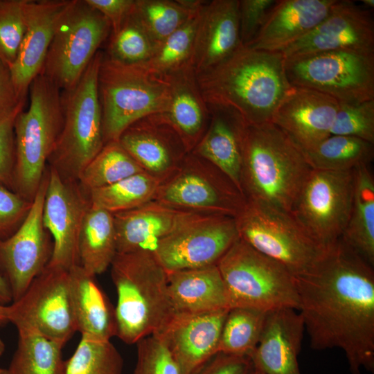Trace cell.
<instances>
[{"label": "cell", "instance_id": "cell-1", "mask_svg": "<svg viewBox=\"0 0 374 374\" xmlns=\"http://www.w3.org/2000/svg\"><path fill=\"white\" fill-rule=\"evenodd\" d=\"M340 237L294 274L311 348H338L352 374L374 371V271Z\"/></svg>", "mask_w": 374, "mask_h": 374}, {"label": "cell", "instance_id": "cell-2", "mask_svg": "<svg viewBox=\"0 0 374 374\" xmlns=\"http://www.w3.org/2000/svg\"><path fill=\"white\" fill-rule=\"evenodd\" d=\"M197 75L208 105L231 107L248 125L271 122L273 114L292 87L280 52L241 45L213 68Z\"/></svg>", "mask_w": 374, "mask_h": 374}, {"label": "cell", "instance_id": "cell-3", "mask_svg": "<svg viewBox=\"0 0 374 374\" xmlns=\"http://www.w3.org/2000/svg\"><path fill=\"white\" fill-rule=\"evenodd\" d=\"M311 170L300 148L276 125H247L241 171L247 199L291 213Z\"/></svg>", "mask_w": 374, "mask_h": 374}, {"label": "cell", "instance_id": "cell-4", "mask_svg": "<svg viewBox=\"0 0 374 374\" xmlns=\"http://www.w3.org/2000/svg\"><path fill=\"white\" fill-rule=\"evenodd\" d=\"M111 276L117 294V335L136 344L158 334L176 313L168 291L167 271L153 253H116Z\"/></svg>", "mask_w": 374, "mask_h": 374}, {"label": "cell", "instance_id": "cell-5", "mask_svg": "<svg viewBox=\"0 0 374 374\" xmlns=\"http://www.w3.org/2000/svg\"><path fill=\"white\" fill-rule=\"evenodd\" d=\"M98 91L102 112L105 144L118 141L121 134L139 119L166 112L170 82L143 64L114 60L105 53L98 73Z\"/></svg>", "mask_w": 374, "mask_h": 374}, {"label": "cell", "instance_id": "cell-6", "mask_svg": "<svg viewBox=\"0 0 374 374\" xmlns=\"http://www.w3.org/2000/svg\"><path fill=\"white\" fill-rule=\"evenodd\" d=\"M30 105L15 123L14 179L19 195L32 202L46 172L63 123L61 90L43 73L29 87Z\"/></svg>", "mask_w": 374, "mask_h": 374}, {"label": "cell", "instance_id": "cell-7", "mask_svg": "<svg viewBox=\"0 0 374 374\" xmlns=\"http://www.w3.org/2000/svg\"><path fill=\"white\" fill-rule=\"evenodd\" d=\"M102 56L99 51L75 85L62 91L63 123L48 161L65 179L78 181L105 145L98 91Z\"/></svg>", "mask_w": 374, "mask_h": 374}, {"label": "cell", "instance_id": "cell-8", "mask_svg": "<svg viewBox=\"0 0 374 374\" xmlns=\"http://www.w3.org/2000/svg\"><path fill=\"white\" fill-rule=\"evenodd\" d=\"M230 306L269 312L299 310L294 277L281 262L256 251L240 238L218 261Z\"/></svg>", "mask_w": 374, "mask_h": 374}, {"label": "cell", "instance_id": "cell-9", "mask_svg": "<svg viewBox=\"0 0 374 374\" xmlns=\"http://www.w3.org/2000/svg\"><path fill=\"white\" fill-rule=\"evenodd\" d=\"M285 71L291 86L317 90L339 103L374 100V53L335 50L285 58Z\"/></svg>", "mask_w": 374, "mask_h": 374}, {"label": "cell", "instance_id": "cell-10", "mask_svg": "<svg viewBox=\"0 0 374 374\" xmlns=\"http://www.w3.org/2000/svg\"><path fill=\"white\" fill-rule=\"evenodd\" d=\"M111 31L109 21L85 0H69L57 21L42 73L61 91L72 88Z\"/></svg>", "mask_w": 374, "mask_h": 374}, {"label": "cell", "instance_id": "cell-11", "mask_svg": "<svg viewBox=\"0 0 374 374\" xmlns=\"http://www.w3.org/2000/svg\"><path fill=\"white\" fill-rule=\"evenodd\" d=\"M239 238L256 251L281 262L294 274L311 267L323 253L291 213L247 199L235 217Z\"/></svg>", "mask_w": 374, "mask_h": 374}, {"label": "cell", "instance_id": "cell-12", "mask_svg": "<svg viewBox=\"0 0 374 374\" xmlns=\"http://www.w3.org/2000/svg\"><path fill=\"white\" fill-rule=\"evenodd\" d=\"M154 200L179 210L235 217L247 199L226 174L190 152L161 182Z\"/></svg>", "mask_w": 374, "mask_h": 374}, {"label": "cell", "instance_id": "cell-13", "mask_svg": "<svg viewBox=\"0 0 374 374\" xmlns=\"http://www.w3.org/2000/svg\"><path fill=\"white\" fill-rule=\"evenodd\" d=\"M8 321L18 332H33L64 346L76 331L69 270L47 265L17 300L8 305Z\"/></svg>", "mask_w": 374, "mask_h": 374}, {"label": "cell", "instance_id": "cell-14", "mask_svg": "<svg viewBox=\"0 0 374 374\" xmlns=\"http://www.w3.org/2000/svg\"><path fill=\"white\" fill-rule=\"evenodd\" d=\"M354 170H312L291 213L307 233L326 247L343 234L350 214Z\"/></svg>", "mask_w": 374, "mask_h": 374}, {"label": "cell", "instance_id": "cell-15", "mask_svg": "<svg viewBox=\"0 0 374 374\" xmlns=\"http://www.w3.org/2000/svg\"><path fill=\"white\" fill-rule=\"evenodd\" d=\"M238 238L235 217L190 212L154 255L166 271L201 268L217 265Z\"/></svg>", "mask_w": 374, "mask_h": 374}, {"label": "cell", "instance_id": "cell-16", "mask_svg": "<svg viewBox=\"0 0 374 374\" xmlns=\"http://www.w3.org/2000/svg\"><path fill=\"white\" fill-rule=\"evenodd\" d=\"M48 173L46 171L30 208L19 226L10 236L0 240V259L12 301L21 296L45 269L51 257L53 245L43 224Z\"/></svg>", "mask_w": 374, "mask_h": 374}, {"label": "cell", "instance_id": "cell-17", "mask_svg": "<svg viewBox=\"0 0 374 374\" xmlns=\"http://www.w3.org/2000/svg\"><path fill=\"white\" fill-rule=\"evenodd\" d=\"M90 206L78 181L65 179L50 167L43 207V224L53 240L48 265L69 270L79 264L78 238Z\"/></svg>", "mask_w": 374, "mask_h": 374}, {"label": "cell", "instance_id": "cell-18", "mask_svg": "<svg viewBox=\"0 0 374 374\" xmlns=\"http://www.w3.org/2000/svg\"><path fill=\"white\" fill-rule=\"evenodd\" d=\"M335 50L374 53V21L369 10L352 1L336 0L317 26L280 53L290 58Z\"/></svg>", "mask_w": 374, "mask_h": 374}, {"label": "cell", "instance_id": "cell-19", "mask_svg": "<svg viewBox=\"0 0 374 374\" xmlns=\"http://www.w3.org/2000/svg\"><path fill=\"white\" fill-rule=\"evenodd\" d=\"M118 141L143 171L161 181L175 172L188 153L163 112L135 121Z\"/></svg>", "mask_w": 374, "mask_h": 374}, {"label": "cell", "instance_id": "cell-20", "mask_svg": "<svg viewBox=\"0 0 374 374\" xmlns=\"http://www.w3.org/2000/svg\"><path fill=\"white\" fill-rule=\"evenodd\" d=\"M338 108L339 102L328 95L292 86L276 109L271 122L304 150L330 135Z\"/></svg>", "mask_w": 374, "mask_h": 374}, {"label": "cell", "instance_id": "cell-21", "mask_svg": "<svg viewBox=\"0 0 374 374\" xmlns=\"http://www.w3.org/2000/svg\"><path fill=\"white\" fill-rule=\"evenodd\" d=\"M229 310L200 314L176 312L156 334L166 345L181 374H193L218 353Z\"/></svg>", "mask_w": 374, "mask_h": 374}, {"label": "cell", "instance_id": "cell-22", "mask_svg": "<svg viewBox=\"0 0 374 374\" xmlns=\"http://www.w3.org/2000/svg\"><path fill=\"white\" fill-rule=\"evenodd\" d=\"M69 0H26L25 33L10 67L18 97L26 100L33 80L42 73L55 30Z\"/></svg>", "mask_w": 374, "mask_h": 374}, {"label": "cell", "instance_id": "cell-23", "mask_svg": "<svg viewBox=\"0 0 374 374\" xmlns=\"http://www.w3.org/2000/svg\"><path fill=\"white\" fill-rule=\"evenodd\" d=\"M304 330L302 317L296 310L267 312L260 339L249 357L253 368L265 374H301L298 356Z\"/></svg>", "mask_w": 374, "mask_h": 374}, {"label": "cell", "instance_id": "cell-24", "mask_svg": "<svg viewBox=\"0 0 374 374\" xmlns=\"http://www.w3.org/2000/svg\"><path fill=\"white\" fill-rule=\"evenodd\" d=\"M239 0L206 1L197 28L193 69L196 74L216 66L242 44Z\"/></svg>", "mask_w": 374, "mask_h": 374}, {"label": "cell", "instance_id": "cell-25", "mask_svg": "<svg viewBox=\"0 0 374 374\" xmlns=\"http://www.w3.org/2000/svg\"><path fill=\"white\" fill-rule=\"evenodd\" d=\"M336 0H278L247 46L281 52L317 26Z\"/></svg>", "mask_w": 374, "mask_h": 374}, {"label": "cell", "instance_id": "cell-26", "mask_svg": "<svg viewBox=\"0 0 374 374\" xmlns=\"http://www.w3.org/2000/svg\"><path fill=\"white\" fill-rule=\"evenodd\" d=\"M208 106L211 116L208 128L192 152L222 170L242 193V151L248 124L241 114L231 107Z\"/></svg>", "mask_w": 374, "mask_h": 374}, {"label": "cell", "instance_id": "cell-27", "mask_svg": "<svg viewBox=\"0 0 374 374\" xmlns=\"http://www.w3.org/2000/svg\"><path fill=\"white\" fill-rule=\"evenodd\" d=\"M190 211L152 200L137 208L112 214L118 253L154 252Z\"/></svg>", "mask_w": 374, "mask_h": 374}, {"label": "cell", "instance_id": "cell-28", "mask_svg": "<svg viewBox=\"0 0 374 374\" xmlns=\"http://www.w3.org/2000/svg\"><path fill=\"white\" fill-rule=\"evenodd\" d=\"M95 276L79 264L69 269V292L76 331L81 335L111 340L117 335L115 308Z\"/></svg>", "mask_w": 374, "mask_h": 374}, {"label": "cell", "instance_id": "cell-29", "mask_svg": "<svg viewBox=\"0 0 374 374\" xmlns=\"http://www.w3.org/2000/svg\"><path fill=\"white\" fill-rule=\"evenodd\" d=\"M170 299L178 313L200 314L231 308L217 265L167 271Z\"/></svg>", "mask_w": 374, "mask_h": 374}, {"label": "cell", "instance_id": "cell-30", "mask_svg": "<svg viewBox=\"0 0 374 374\" xmlns=\"http://www.w3.org/2000/svg\"><path fill=\"white\" fill-rule=\"evenodd\" d=\"M170 82L168 109L163 112L190 152L205 134L210 110L200 91L193 67L168 76Z\"/></svg>", "mask_w": 374, "mask_h": 374}, {"label": "cell", "instance_id": "cell-31", "mask_svg": "<svg viewBox=\"0 0 374 374\" xmlns=\"http://www.w3.org/2000/svg\"><path fill=\"white\" fill-rule=\"evenodd\" d=\"M353 194L350 217L341 236L350 248L374 265V178L370 165L353 171Z\"/></svg>", "mask_w": 374, "mask_h": 374}, {"label": "cell", "instance_id": "cell-32", "mask_svg": "<svg viewBox=\"0 0 374 374\" xmlns=\"http://www.w3.org/2000/svg\"><path fill=\"white\" fill-rule=\"evenodd\" d=\"M79 265L96 276L111 266L116 253V238L113 215L90 206L82 222L78 238Z\"/></svg>", "mask_w": 374, "mask_h": 374}, {"label": "cell", "instance_id": "cell-33", "mask_svg": "<svg viewBox=\"0 0 374 374\" xmlns=\"http://www.w3.org/2000/svg\"><path fill=\"white\" fill-rule=\"evenodd\" d=\"M301 150L312 170L345 171L370 165L374 157V143L355 137L330 134Z\"/></svg>", "mask_w": 374, "mask_h": 374}, {"label": "cell", "instance_id": "cell-34", "mask_svg": "<svg viewBox=\"0 0 374 374\" xmlns=\"http://www.w3.org/2000/svg\"><path fill=\"white\" fill-rule=\"evenodd\" d=\"M206 1L135 0L132 15L156 47L181 27Z\"/></svg>", "mask_w": 374, "mask_h": 374}, {"label": "cell", "instance_id": "cell-35", "mask_svg": "<svg viewBox=\"0 0 374 374\" xmlns=\"http://www.w3.org/2000/svg\"><path fill=\"white\" fill-rule=\"evenodd\" d=\"M161 182L143 171L87 193L91 205L114 214L154 200Z\"/></svg>", "mask_w": 374, "mask_h": 374}, {"label": "cell", "instance_id": "cell-36", "mask_svg": "<svg viewBox=\"0 0 374 374\" xmlns=\"http://www.w3.org/2000/svg\"><path fill=\"white\" fill-rule=\"evenodd\" d=\"M267 313L251 308H230L222 326L218 353L250 357L260 339Z\"/></svg>", "mask_w": 374, "mask_h": 374}, {"label": "cell", "instance_id": "cell-37", "mask_svg": "<svg viewBox=\"0 0 374 374\" xmlns=\"http://www.w3.org/2000/svg\"><path fill=\"white\" fill-rule=\"evenodd\" d=\"M10 374H63V345L33 332H18Z\"/></svg>", "mask_w": 374, "mask_h": 374}, {"label": "cell", "instance_id": "cell-38", "mask_svg": "<svg viewBox=\"0 0 374 374\" xmlns=\"http://www.w3.org/2000/svg\"><path fill=\"white\" fill-rule=\"evenodd\" d=\"M202 6L156 47L151 57L143 64L146 67L166 77L193 67L196 33Z\"/></svg>", "mask_w": 374, "mask_h": 374}, {"label": "cell", "instance_id": "cell-39", "mask_svg": "<svg viewBox=\"0 0 374 374\" xmlns=\"http://www.w3.org/2000/svg\"><path fill=\"white\" fill-rule=\"evenodd\" d=\"M118 141L106 143L80 173L78 181L86 192L143 172Z\"/></svg>", "mask_w": 374, "mask_h": 374}, {"label": "cell", "instance_id": "cell-40", "mask_svg": "<svg viewBox=\"0 0 374 374\" xmlns=\"http://www.w3.org/2000/svg\"><path fill=\"white\" fill-rule=\"evenodd\" d=\"M123 365L111 340L81 335L75 351L64 361L63 374H122Z\"/></svg>", "mask_w": 374, "mask_h": 374}, {"label": "cell", "instance_id": "cell-41", "mask_svg": "<svg viewBox=\"0 0 374 374\" xmlns=\"http://www.w3.org/2000/svg\"><path fill=\"white\" fill-rule=\"evenodd\" d=\"M155 48L148 34L131 14L116 30L111 31L105 54L122 63L140 64L151 57Z\"/></svg>", "mask_w": 374, "mask_h": 374}, {"label": "cell", "instance_id": "cell-42", "mask_svg": "<svg viewBox=\"0 0 374 374\" xmlns=\"http://www.w3.org/2000/svg\"><path fill=\"white\" fill-rule=\"evenodd\" d=\"M26 0H0V60L9 69L17 55L26 29Z\"/></svg>", "mask_w": 374, "mask_h": 374}, {"label": "cell", "instance_id": "cell-43", "mask_svg": "<svg viewBox=\"0 0 374 374\" xmlns=\"http://www.w3.org/2000/svg\"><path fill=\"white\" fill-rule=\"evenodd\" d=\"M330 134L355 137L374 143V100L339 103Z\"/></svg>", "mask_w": 374, "mask_h": 374}, {"label": "cell", "instance_id": "cell-44", "mask_svg": "<svg viewBox=\"0 0 374 374\" xmlns=\"http://www.w3.org/2000/svg\"><path fill=\"white\" fill-rule=\"evenodd\" d=\"M136 362L132 374H181L166 345L157 335L136 344Z\"/></svg>", "mask_w": 374, "mask_h": 374}, {"label": "cell", "instance_id": "cell-45", "mask_svg": "<svg viewBox=\"0 0 374 374\" xmlns=\"http://www.w3.org/2000/svg\"><path fill=\"white\" fill-rule=\"evenodd\" d=\"M22 102L12 110L0 115V181L9 182L15 160V123L23 110Z\"/></svg>", "mask_w": 374, "mask_h": 374}, {"label": "cell", "instance_id": "cell-46", "mask_svg": "<svg viewBox=\"0 0 374 374\" xmlns=\"http://www.w3.org/2000/svg\"><path fill=\"white\" fill-rule=\"evenodd\" d=\"M276 0H239L240 36L242 45L256 36Z\"/></svg>", "mask_w": 374, "mask_h": 374}, {"label": "cell", "instance_id": "cell-47", "mask_svg": "<svg viewBox=\"0 0 374 374\" xmlns=\"http://www.w3.org/2000/svg\"><path fill=\"white\" fill-rule=\"evenodd\" d=\"M31 202L0 186V237L23 221Z\"/></svg>", "mask_w": 374, "mask_h": 374}, {"label": "cell", "instance_id": "cell-48", "mask_svg": "<svg viewBox=\"0 0 374 374\" xmlns=\"http://www.w3.org/2000/svg\"><path fill=\"white\" fill-rule=\"evenodd\" d=\"M252 368L249 357L218 353L193 374H251Z\"/></svg>", "mask_w": 374, "mask_h": 374}, {"label": "cell", "instance_id": "cell-49", "mask_svg": "<svg viewBox=\"0 0 374 374\" xmlns=\"http://www.w3.org/2000/svg\"><path fill=\"white\" fill-rule=\"evenodd\" d=\"M85 1L109 21L112 31L116 30L132 14L135 3V0Z\"/></svg>", "mask_w": 374, "mask_h": 374}, {"label": "cell", "instance_id": "cell-50", "mask_svg": "<svg viewBox=\"0 0 374 374\" xmlns=\"http://www.w3.org/2000/svg\"><path fill=\"white\" fill-rule=\"evenodd\" d=\"M25 100L18 97L10 70L0 60V115L12 110Z\"/></svg>", "mask_w": 374, "mask_h": 374}, {"label": "cell", "instance_id": "cell-51", "mask_svg": "<svg viewBox=\"0 0 374 374\" xmlns=\"http://www.w3.org/2000/svg\"><path fill=\"white\" fill-rule=\"evenodd\" d=\"M12 302V296L6 278L0 273V303L7 305Z\"/></svg>", "mask_w": 374, "mask_h": 374}, {"label": "cell", "instance_id": "cell-52", "mask_svg": "<svg viewBox=\"0 0 374 374\" xmlns=\"http://www.w3.org/2000/svg\"><path fill=\"white\" fill-rule=\"evenodd\" d=\"M8 322V305L0 303V325Z\"/></svg>", "mask_w": 374, "mask_h": 374}, {"label": "cell", "instance_id": "cell-53", "mask_svg": "<svg viewBox=\"0 0 374 374\" xmlns=\"http://www.w3.org/2000/svg\"><path fill=\"white\" fill-rule=\"evenodd\" d=\"M364 5V8L371 10L374 7V0H362L361 1Z\"/></svg>", "mask_w": 374, "mask_h": 374}, {"label": "cell", "instance_id": "cell-54", "mask_svg": "<svg viewBox=\"0 0 374 374\" xmlns=\"http://www.w3.org/2000/svg\"><path fill=\"white\" fill-rule=\"evenodd\" d=\"M4 350H5V344L0 335V357L3 355V353H4Z\"/></svg>", "mask_w": 374, "mask_h": 374}, {"label": "cell", "instance_id": "cell-55", "mask_svg": "<svg viewBox=\"0 0 374 374\" xmlns=\"http://www.w3.org/2000/svg\"><path fill=\"white\" fill-rule=\"evenodd\" d=\"M251 374H265V373L257 368H253Z\"/></svg>", "mask_w": 374, "mask_h": 374}, {"label": "cell", "instance_id": "cell-56", "mask_svg": "<svg viewBox=\"0 0 374 374\" xmlns=\"http://www.w3.org/2000/svg\"><path fill=\"white\" fill-rule=\"evenodd\" d=\"M0 374H10L8 369L0 367Z\"/></svg>", "mask_w": 374, "mask_h": 374}]
</instances>
